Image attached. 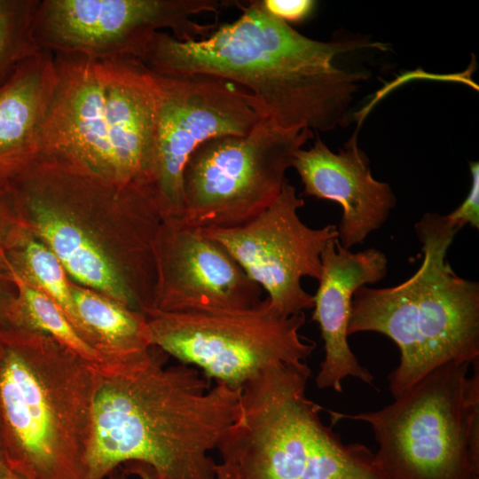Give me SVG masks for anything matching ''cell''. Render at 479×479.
Instances as JSON below:
<instances>
[{"label": "cell", "mask_w": 479, "mask_h": 479, "mask_svg": "<svg viewBox=\"0 0 479 479\" xmlns=\"http://www.w3.org/2000/svg\"><path fill=\"white\" fill-rule=\"evenodd\" d=\"M9 185L27 229L71 281L145 315L153 309L163 219L150 190L116 184L57 153L40 154Z\"/></svg>", "instance_id": "cell-1"}, {"label": "cell", "mask_w": 479, "mask_h": 479, "mask_svg": "<svg viewBox=\"0 0 479 479\" xmlns=\"http://www.w3.org/2000/svg\"><path fill=\"white\" fill-rule=\"evenodd\" d=\"M238 6L236 20L204 38L155 33L139 61L163 76L206 75L239 84L255 112L284 130L329 131L341 124L357 82L367 76L338 68L335 57L384 45L314 40L271 16L262 1Z\"/></svg>", "instance_id": "cell-2"}, {"label": "cell", "mask_w": 479, "mask_h": 479, "mask_svg": "<svg viewBox=\"0 0 479 479\" xmlns=\"http://www.w3.org/2000/svg\"><path fill=\"white\" fill-rule=\"evenodd\" d=\"M155 346L124 363L92 368L87 479L138 462L154 479H216L211 452L234 420L240 389L194 366H164Z\"/></svg>", "instance_id": "cell-3"}, {"label": "cell", "mask_w": 479, "mask_h": 479, "mask_svg": "<svg viewBox=\"0 0 479 479\" xmlns=\"http://www.w3.org/2000/svg\"><path fill=\"white\" fill-rule=\"evenodd\" d=\"M93 372L40 332L0 329V450L25 479H87Z\"/></svg>", "instance_id": "cell-4"}, {"label": "cell", "mask_w": 479, "mask_h": 479, "mask_svg": "<svg viewBox=\"0 0 479 479\" xmlns=\"http://www.w3.org/2000/svg\"><path fill=\"white\" fill-rule=\"evenodd\" d=\"M414 229L419 269L395 287H359L348 324V335L379 333L398 347L399 364L388 376L394 398L439 366L479 362V283L459 276L447 259L457 231L436 213Z\"/></svg>", "instance_id": "cell-5"}, {"label": "cell", "mask_w": 479, "mask_h": 479, "mask_svg": "<svg viewBox=\"0 0 479 479\" xmlns=\"http://www.w3.org/2000/svg\"><path fill=\"white\" fill-rule=\"evenodd\" d=\"M306 362L270 366L242 387L218 442L216 479H387L365 444H347L307 396Z\"/></svg>", "instance_id": "cell-6"}, {"label": "cell", "mask_w": 479, "mask_h": 479, "mask_svg": "<svg viewBox=\"0 0 479 479\" xmlns=\"http://www.w3.org/2000/svg\"><path fill=\"white\" fill-rule=\"evenodd\" d=\"M325 411L370 425L387 479H479V362L439 366L376 411Z\"/></svg>", "instance_id": "cell-7"}, {"label": "cell", "mask_w": 479, "mask_h": 479, "mask_svg": "<svg viewBox=\"0 0 479 479\" xmlns=\"http://www.w3.org/2000/svg\"><path fill=\"white\" fill-rule=\"evenodd\" d=\"M145 317L152 346L234 389L270 366L306 362L316 348L300 334L304 312L284 316L266 297L241 310H153Z\"/></svg>", "instance_id": "cell-8"}, {"label": "cell", "mask_w": 479, "mask_h": 479, "mask_svg": "<svg viewBox=\"0 0 479 479\" xmlns=\"http://www.w3.org/2000/svg\"><path fill=\"white\" fill-rule=\"evenodd\" d=\"M312 130H284L262 118L245 136H219L190 156L183 173L184 214L199 229H227L255 218L279 196L295 153Z\"/></svg>", "instance_id": "cell-9"}, {"label": "cell", "mask_w": 479, "mask_h": 479, "mask_svg": "<svg viewBox=\"0 0 479 479\" xmlns=\"http://www.w3.org/2000/svg\"><path fill=\"white\" fill-rule=\"evenodd\" d=\"M218 0H39L34 36L51 54L94 59L140 60L157 32L169 29L180 41L208 36L216 27L192 20L218 12Z\"/></svg>", "instance_id": "cell-10"}, {"label": "cell", "mask_w": 479, "mask_h": 479, "mask_svg": "<svg viewBox=\"0 0 479 479\" xmlns=\"http://www.w3.org/2000/svg\"><path fill=\"white\" fill-rule=\"evenodd\" d=\"M153 74L159 98L152 187L162 219L179 221L183 173L192 153L212 137L248 134L263 117L246 90L222 79Z\"/></svg>", "instance_id": "cell-11"}, {"label": "cell", "mask_w": 479, "mask_h": 479, "mask_svg": "<svg viewBox=\"0 0 479 479\" xmlns=\"http://www.w3.org/2000/svg\"><path fill=\"white\" fill-rule=\"evenodd\" d=\"M303 206L304 200L287 179L276 200L248 223L227 229H200L229 253L284 316L313 308V295L301 281L304 277L319 279L322 253L330 240L338 239L336 225H306L298 215Z\"/></svg>", "instance_id": "cell-12"}, {"label": "cell", "mask_w": 479, "mask_h": 479, "mask_svg": "<svg viewBox=\"0 0 479 479\" xmlns=\"http://www.w3.org/2000/svg\"><path fill=\"white\" fill-rule=\"evenodd\" d=\"M154 254L156 287L153 310H235L250 308L263 300V289L220 244L199 228L162 220Z\"/></svg>", "instance_id": "cell-13"}, {"label": "cell", "mask_w": 479, "mask_h": 479, "mask_svg": "<svg viewBox=\"0 0 479 479\" xmlns=\"http://www.w3.org/2000/svg\"><path fill=\"white\" fill-rule=\"evenodd\" d=\"M55 85L41 153L73 158L114 182L100 59L53 54Z\"/></svg>", "instance_id": "cell-14"}, {"label": "cell", "mask_w": 479, "mask_h": 479, "mask_svg": "<svg viewBox=\"0 0 479 479\" xmlns=\"http://www.w3.org/2000/svg\"><path fill=\"white\" fill-rule=\"evenodd\" d=\"M387 270V257L376 248L354 253L338 239L326 244L312 308V320L318 325L325 350L315 378L319 389L341 393L348 377L373 385V374L359 364L349 345L348 324L355 292L381 280Z\"/></svg>", "instance_id": "cell-15"}, {"label": "cell", "mask_w": 479, "mask_h": 479, "mask_svg": "<svg viewBox=\"0 0 479 479\" xmlns=\"http://www.w3.org/2000/svg\"><path fill=\"white\" fill-rule=\"evenodd\" d=\"M292 167L302 180L305 196L342 207L337 232L344 248L362 243L380 229L396 205L389 185L373 177L369 160L354 138L334 153L318 137L312 147L297 151Z\"/></svg>", "instance_id": "cell-16"}, {"label": "cell", "mask_w": 479, "mask_h": 479, "mask_svg": "<svg viewBox=\"0 0 479 479\" xmlns=\"http://www.w3.org/2000/svg\"><path fill=\"white\" fill-rule=\"evenodd\" d=\"M115 182L153 191L159 90L134 59H100Z\"/></svg>", "instance_id": "cell-17"}, {"label": "cell", "mask_w": 479, "mask_h": 479, "mask_svg": "<svg viewBox=\"0 0 479 479\" xmlns=\"http://www.w3.org/2000/svg\"><path fill=\"white\" fill-rule=\"evenodd\" d=\"M54 85L53 54L39 49L0 86V182L13 180L40 155Z\"/></svg>", "instance_id": "cell-18"}, {"label": "cell", "mask_w": 479, "mask_h": 479, "mask_svg": "<svg viewBox=\"0 0 479 479\" xmlns=\"http://www.w3.org/2000/svg\"><path fill=\"white\" fill-rule=\"evenodd\" d=\"M70 287L79 319L105 365L127 362L152 347L145 314L73 281Z\"/></svg>", "instance_id": "cell-19"}, {"label": "cell", "mask_w": 479, "mask_h": 479, "mask_svg": "<svg viewBox=\"0 0 479 479\" xmlns=\"http://www.w3.org/2000/svg\"><path fill=\"white\" fill-rule=\"evenodd\" d=\"M0 269L51 298L94 348L77 315L70 287L71 280L59 258L41 240L26 229L5 252Z\"/></svg>", "instance_id": "cell-20"}, {"label": "cell", "mask_w": 479, "mask_h": 479, "mask_svg": "<svg viewBox=\"0 0 479 479\" xmlns=\"http://www.w3.org/2000/svg\"><path fill=\"white\" fill-rule=\"evenodd\" d=\"M10 277L17 289L12 328L44 334L76 353L93 367L106 365L101 355L81 335L51 298L23 280Z\"/></svg>", "instance_id": "cell-21"}, {"label": "cell", "mask_w": 479, "mask_h": 479, "mask_svg": "<svg viewBox=\"0 0 479 479\" xmlns=\"http://www.w3.org/2000/svg\"><path fill=\"white\" fill-rule=\"evenodd\" d=\"M39 0H0V86L39 48L34 19Z\"/></svg>", "instance_id": "cell-22"}, {"label": "cell", "mask_w": 479, "mask_h": 479, "mask_svg": "<svg viewBox=\"0 0 479 479\" xmlns=\"http://www.w3.org/2000/svg\"><path fill=\"white\" fill-rule=\"evenodd\" d=\"M26 229L11 185L0 182V263Z\"/></svg>", "instance_id": "cell-23"}, {"label": "cell", "mask_w": 479, "mask_h": 479, "mask_svg": "<svg viewBox=\"0 0 479 479\" xmlns=\"http://www.w3.org/2000/svg\"><path fill=\"white\" fill-rule=\"evenodd\" d=\"M471 188L463 202L453 211L444 216L446 222L457 232L465 225L479 228V163L470 161Z\"/></svg>", "instance_id": "cell-24"}, {"label": "cell", "mask_w": 479, "mask_h": 479, "mask_svg": "<svg viewBox=\"0 0 479 479\" xmlns=\"http://www.w3.org/2000/svg\"><path fill=\"white\" fill-rule=\"evenodd\" d=\"M266 12L287 23L303 20L312 12L315 1L311 0H261Z\"/></svg>", "instance_id": "cell-25"}, {"label": "cell", "mask_w": 479, "mask_h": 479, "mask_svg": "<svg viewBox=\"0 0 479 479\" xmlns=\"http://www.w3.org/2000/svg\"><path fill=\"white\" fill-rule=\"evenodd\" d=\"M17 289L12 279L0 269V329H12Z\"/></svg>", "instance_id": "cell-26"}, {"label": "cell", "mask_w": 479, "mask_h": 479, "mask_svg": "<svg viewBox=\"0 0 479 479\" xmlns=\"http://www.w3.org/2000/svg\"><path fill=\"white\" fill-rule=\"evenodd\" d=\"M105 479H154L152 471L148 467L138 462H130L124 464L112 473Z\"/></svg>", "instance_id": "cell-27"}, {"label": "cell", "mask_w": 479, "mask_h": 479, "mask_svg": "<svg viewBox=\"0 0 479 479\" xmlns=\"http://www.w3.org/2000/svg\"><path fill=\"white\" fill-rule=\"evenodd\" d=\"M9 467L7 465V462L5 460V458L0 450V478L6 474V472L9 470Z\"/></svg>", "instance_id": "cell-28"}, {"label": "cell", "mask_w": 479, "mask_h": 479, "mask_svg": "<svg viewBox=\"0 0 479 479\" xmlns=\"http://www.w3.org/2000/svg\"><path fill=\"white\" fill-rule=\"evenodd\" d=\"M0 479H25L16 472L9 469Z\"/></svg>", "instance_id": "cell-29"}]
</instances>
